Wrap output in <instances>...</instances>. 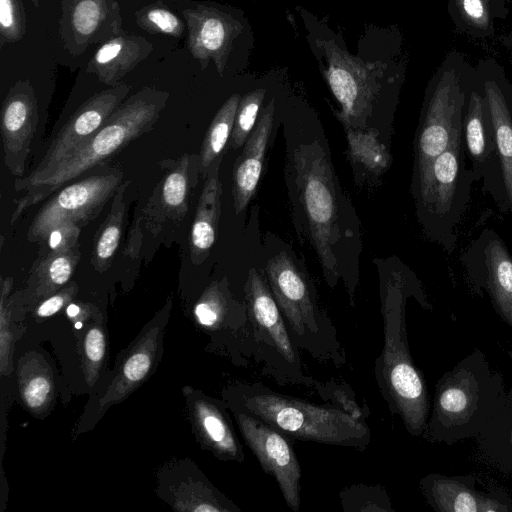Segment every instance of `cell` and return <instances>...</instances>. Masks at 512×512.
Segmentation results:
<instances>
[{
    "mask_svg": "<svg viewBox=\"0 0 512 512\" xmlns=\"http://www.w3.org/2000/svg\"><path fill=\"white\" fill-rule=\"evenodd\" d=\"M419 489L436 512H512V498L504 490H478L473 474L429 473L420 479Z\"/></svg>",
    "mask_w": 512,
    "mask_h": 512,
    "instance_id": "ac0fdd59",
    "label": "cell"
},
{
    "mask_svg": "<svg viewBox=\"0 0 512 512\" xmlns=\"http://www.w3.org/2000/svg\"><path fill=\"white\" fill-rule=\"evenodd\" d=\"M26 32L22 0H0V46L20 41Z\"/></svg>",
    "mask_w": 512,
    "mask_h": 512,
    "instance_id": "e575fe53",
    "label": "cell"
},
{
    "mask_svg": "<svg viewBox=\"0 0 512 512\" xmlns=\"http://www.w3.org/2000/svg\"><path fill=\"white\" fill-rule=\"evenodd\" d=\"M250 322L251 367L279 385L313 389L316 379L304 371L295 345L269 285L252 268L244 284Z\"/></svg>",
    "mask_w": 512,
    "mask_h": 512,
    "instance_id": "52a82bcc",
    "label": "cell"
},
{
    "mask_svg": "<svg viewBox=\"0 0 512 512\" xmlns=\"http://www.w3.org/2000/svg\"><path fill=\"white\" fill-rule=\"evenodd\" d=\"M38 123L37 99L28 81L16 82L1 108V136L4 163L17 178L24 177L26 161Z\"/></svg>",
    "mask_w": 512,
    "mask_h": 512,
    "instance_id": "e0dca14e",
    "label": "cell"
},
{
    "mask_svg": "<svg viewBox=\"0 0 512 512\" xmlns=\"http://www.w3.org/2000/svg\"><path fill=\"white\" fill-rule=\"evenodd\" d=\"M228 408L248 413L290 439L365 450L371 430L340 409L282 394L260 382H238L227 388Z\"/></svg>",
    "mask_w": 512,
    "mask_h": 512,
    "instance_id": "7a4b0ae2",
    "label": "cell"
},
{
    "mask_svg": "<svg viewBox=\"0 0 512 512\" xmlns=\"http://www.w3.org/2000/svg\"><path fill=\"white\" fill-rule=\"evenodd\" d=\"M465 102L458 72L447 68L433 84L424 104L416 136L414 187L448 147Z\"/></svg>",
    "mask_w": 512,
    "mask_h": 512,
    "instance_id": "8fae6325",
    "label": "cell"
},
{
    "mask_svg": "<svg viewBox=\"0 0 512 512\" xmlns=\"http://www.w3.org/2000/svg\"><path fill=\"white\" fill-rule=\"evenodd\" d=\"M51 393V382L45 375H35L27 380L22 389L25 404L31 409L42 408Z\"/></svg>",
    "mask_w": 512,
    "mask_h": 512,
    "instance_id": "74e56055",
    "label": "cell"
},
{
    "mask_svg": "<svg viewBox=\"0 0 512 512\" xmlns=\"http://www.w3.org/2000/svg\"><path fill=\"white\" fill-rule=\"evenodd\" d=\"M275 106L272 99L264 108L252 135L246 141L233 174V201L237 214L245 210L261 176L264 156L273 125Z\"/></svg>",
    "mask_w": 512,
    "mask_h": 512,
    "instance_id": "d6986e66",
    "label": "cell"
},
{
    "mask_svg": "<svg viewBox=\"0 0 512 512\" xmlns=\"http://www.w3.org/2000/svg\"><path fill=\"white\" fill-rule=\"evenodd\" d=\"M168 98L169 94L165 91L145 87L125 100L96 132L48 174L23 190L24 194L16 201L11 224L27 208L50 197L132 140L150 131L159 119Z\"/></svg>",
    "mask_w": 512,
    "mask_h": 512,
    "instance_id": "3957f363",
    "label": "cell"
},
{
    "mask_svg": "<svg viewBox=\"0 0 512 512\" xmlns=\"http://www.w3.org/2000/svg\"><path fill=\"white\" fill-rule=\"evenodd\" d=\"M458 11L470 25L486 30L490 24L488 0H455Z\"/></svg>",
    "mask_w": 512,
    "mask_h": 512,
    "instance_id": "f35d334b",
    "label": "cell"
},
{
    "mask_svg": "<svg viewBox=\"0 0 512 512\" xmlns=\"http://www.w3.org/2000/svg\"><path fill=\"white\" fill-rule=\"evenodd\" d=\"M475 439L481 459L512 474V387L500 411Z\"/></svg>",
    "mask_w": 512,
    "mask_h": 512,
    "instance_id": "cb8c5ba5",
    "label": "cell"
},
{
    "mask_svg": "<svg viewBox=\"0 0 512 512\" xmlns=\"http://www.w3.org/2000/svg\"><path fill=\"white\" fill-rule=\"evenodd\" d=\"M508 354H509V356H510V357H511V359H512V347H511L510 351L508 352Z\"/></svg>",
    "mask_w": 512,
    "mask_h": 512,
    "instance_id": "bcb514c9",
    "label": "cell"
},
{
    "mask_svg": "<svg viewBox=\"0 0 512 512\" xmlns=\"http://www.w3.org/2000/svg\"><path fill=\"white\" fill-rule=\"evenodd\" d=\"M66 311L69 317H75L80 312V308L76 304H70Z\"/></svg>",
    "mask_w": 512,
    "mask_h": 512,
    "instance_id": "7bdbcfd3",
    "label": "cell"
},
{
    "mask_svg": "<svg viewBox=\"0 0 512 512\" xmlns=\"http://www.w3.org/2000/svg\"><path fill=\"white\" fill-rule=\"evenodd\" d=\"M265 94L266 89L258 88L241 98L230 140L233 149L240 148L247 141L255 125Z\"/></svg>",
    "mask_w": 512,
    "mask_h": 512,
    "instance_id": "836d02e7",
    "label": "cell"
},
{
    "mask_svg": "<svg viewBox=\"0 0 512 512\" xmlns=\"http://www.w3.org/2000/svg\"><path fill=\"white\" fill-rule=\"evenodd\" d=\"M104 0H79L73 7L72 21L76 32L91 34L101 22L105 10Z\"/></svg>",
    "mask_w": 512,
    "mask_h": 512,
    "instance_id": "d590c367",
    "label": "cell"
},
{
    "mask_svg": "<svg viewBox=\"0 0 512 512\" xmlns=\"http://www.w3.org/2000/svg\"><path fill=\"white\" fill-rule=\"evenodd\" d=\"M162 325L153 324L129 353L122 364L119 375L111 383L101 399L99 408L120 401L148 375L161 337Z\"/></svg>",
    "mask_w": 512,
    "mask_h": 512,
    "instance_id": "603a6c76",
    "label": "cell"
},
{
    "mask_svg": "<svg viewBox=\"0 0 512 512\" xmlns=\"http://www.w3.org/2000/svg\"><path fill=\"white\" fill-rule=\"evenodd\" d=\"M79 246L47 253L35 262L33 278L39 291L46 293L69 281L81 257Z\"/></svg>",
    "mask_w": 512,
    "mask_h": 512,
    "instance_id": "f1b7e54d",
    "label": "cell"
},
{
    "mask_svg": "<svg viewBox=\"0 0 512 512\" xmlns=\"http://www.w3.org/2000/svg\"><path fill=\"white\" fill-rule=\"evenodd\" d=\"M129 91L130 86L120 83L85 101L53 138L35 169L24 177L16 178L15 190L23 191L48 174L103 125L125 101Z\"/></svg>",
    "mask_w": 512,
    "mask_h": 512,
    "instance_id": "4fadbf2b",
    "label": "cell"
},
{
    "mask_svg": "<svg viewBox=\"0 0 512 512\" xmlns=\"http://www.w3.org/2000/svg\"><path fill=\"white\" fill-rule=\"evenodd\" d=\"M32 2L34 3V5H35L36 7H39V0H32Z\"/></svg>",
    "mask_w": 512,
    "mask_h": 512,
    "instance_id": "ee69618b",
    "label": "cell"
},
{
    "mask_svg": "<svg viewBox=\"0 0 512 512\" xmlns=\"http://www.w3.org/2000/svg\"><path fill=\"white\" fill-rule=\"evenodd\" d=\"M231 411L244 442L261 468L276 480L286 505L298 512L302 471L290 438L248 413Z\"/></svg>",
    "mask_w": 512,
    "mask_h": 512,
    "instance_id": "7c38bea8",
    "label": "cell"
},
{
    "mask_svg": "<svg viewBox=\"0 0 512 512\" xmlns=\"http://www.w3.org/2000/svg\"><path fill=\"white\" fill-rule=\"evenodd\" d=\"M122 178L121 169L112 167L61 187L35 215L27 239L30 242L43 241L53 227L66 220L83 227L114 196L122 184Z\"/></svg>",
    "mask_w": 512,
    "mask_h": 512,
    "instance_id": "30bf717a",
    "label": "cell"
},
{
    "mask_svg": "<svg viewBox=\"0 0 512 512\" xmlns=\"http://www.w3.org/2000/svg\"><path fill=\"white\" fill-rule=\"evenodd\" d=\"M462 117L453 129L446 150L434 159L414 187L425 229L448 252L455 248L456 228L470 201L472 184L478 181L466 164Z\"/></svg>",
    "mask_w": 512,
    "mask_h": 512,
    "instance_id": "8992f818",
    "label": "cell"
},
{
    "mask_svg": "<svg viewBox=\"0 0 512 512\" xmlns=\"http://www.w3.org/2000/svg\"><path fill=\"white\" fill-rule=\"evenodd\" d=\"M346 128L349 152L354 162L377 174L389 166L390 154L377 139L376 133Z\"/></svg>",
    "mask_w": 512,
    "mask_h": 512,
    "instance_id": "f546056e",
    "label": "cell"
},
{
    "mask_svg": "<svg viewBox=\"0 0 512 512\" xmlns=\"http://www.w3.org/2000/svg\"><path fill=\"white\" fill-rule=\"evenodd\" d=\"M200 173L199 155L181 156L166 173L161 185V202L165 210L185 214L188 196Z\"/></svg>",
    "mask_w": 512,
    "mask_h": 512,
    "instance_id": "484cf974",
    "label": "cell"
},
{
    "mask_svg": "<svg viewBox=\"0 0 512 512\" xmlns=\"http://www.w3.org/2000/svg\"><path fill=\"white\" fill-rule=\"evenodd\" d=\"M462 117V137L472 170L501 209L509 210L491 114L485 94L472 91Z\"/></svg>",
    "mask_w": 512,
    "mask_h": 512,
    "instance_id": "2e32d148",
    "label": "cell"
},
{
    "mask_svg": "<svg viewBox=\"0 0 512 512\" xmlns=\"http://www.w3.org/2000/svg\"><path fill=\"white\" fill-rule=\"evenodd\" d=\"M221 161L222 157L217 158L204 176L190 233L191 259L194 264H200L206 259L216 239L222 195L219 179Z\"/></svg>",
    "mask_w": 512,
    "mask_h": 512,
    "instance_id": "7402d4cb",
    "label": "cell"
},
{
    "mask_svg": "<svg viewBox=\"0 0 512 512\" xmlns=\"http://www.w3.org/2000/svg\"><path fill=\"white\" fill-rule=\"evenodd\" d=\"M74 293V288H67L64 291L47 298L37 308V315L45 318L57 313Z\"/></svg>",
    "mask_w": 512,
    "mask_h": 512,
    "instance_id": "b9f144b4",
    "label": "cell"
},
{
    "mask_svg": "<svg viewBox=\"0 0 512 512\" xmlns=\"http://www.w3.org/2000/svg\"><path fill=\"white\" fill-rule=\"evenodd\" d=\"M300 204L324 276L334 286L339 274L335 247L339 240L338 203L331 166L317 141L300 145L293 156Z\"/></svg>",
    "mask_w": 512,
    "mask_h": 512,
    "instance_id": "ba28073f",
    "label": "cell"
},
{
    "mask_svg": "<svg viewBox=\"0 0 512 512\" xmlns=\"http://www.w3.org/2000/svg\"><path fill=\"white\" fill-rule=\"evenodd\" d=\"M5 300L1 296V316H0V346H1V372L5 373V369L10 366L8 361L10 360V344H11V333L9 330L8 322L9 314L6 313Z\"/></svg>",
    "mask_w": 512,
    "mask_h": 512,
    "instance_id": "60d3db41",
    "label": "cell"
},
{
    "mask_svg": "<svg viewBox=\"0 0 512 512\" xmlns=\"http://www.w3.org/2000/svg\"><path fill=\"white\" fill-rule=\"evenodd\" d=\"M84 352L90 364L101 362L105 354V336L98 327L91 328L84 340Z\"/></svg>",
    "mask_w": 512,
    "mask_h": 512,
    "instance_id": "ab89813d",
    "label": "cell"
},
{
    "mask_svg": "<svg viewBox=\"0 0 512 512\" xmlns=\"http://www.w3.org/2000/svg\"><path fill=\"white\" fill-rule=\"evenodd\" d=\"M311 43L321 73L341 106V121L346 127L361 128L379 94L380 73L352 55L333 36H316Z\"/></svg>",
    "mask_w": 512,
    "mask_h": 512,
    "instance_id": "9c48e42d",
    "label": "cell"
},
{
    "mask_svg": "<svg viewBox=\"0 0 512 512\" xmlns=\"http://www.w3.org/2000/svg\"><path fill=\"white\" fill-rule=\"evenodd\" d=\"M326 404L332 405L349 414L358 421L366 422L370 415L368 408L362 407L356 398L355 392L349 384L334 379L328 381L317 380L312 389Z\"/></svg>",
    "mask_w": 512,
    "mask_h": 512,
    "instance_id": "4dcf8cb0",
    "label": "cell"
},
{
    "mask_svg": "<svg viewBox=\"0 0 512 512\" xmlns=\"http://www.w3.org/2000/svg\"><path fill=\"white\" fill-rule=\"evenodd\" d=\"M188 30V50L204 70L213 61L224 75L235 40L244 31V18L236 10L214 2H199L184 9Z\"/></svg>",
    "mask_w": 512,
    "mask_h": 512,
    "instance_id": "9a60e30c",
    "label": "cell"
},
{
    "mask_svg": "<svg viewBox=\"0 0 512 512\" xmlns=\"http://www.w3.org/2000/svg\"><path fill=\"white\" fill-rule=\"evenodd\" d=\"M268 285L298 349L320 363L346 362L336 328L321 310L308 278L284 252L266 266Z\"/></svg>",
    "mask_w": 512,
    "mask_h": 512,
    "instance_id": "5b68a950",
    "label": "cell"
},
{
    "mask_svg": "<svg viewBox=\"0 0 512 512\" xmlns=\"http://www.w3.org/2000/svg\"><path fill=\"white\" fill-rule=\"evenodd\" d=\"M241 97L231 95L215 114L207 129L199 153L200 173L204 177L211 164L222 157L223 150L232 134Z\"/></svg>",
    "mask_w": 512,
    "mask_h": 512,
    "instance_id": "4316f807",
    "label": "cell"
},
{
    "mask_svg": "<svg viewBox=\"0 0 512 512\" xmlns=\"http://www.w3.org/2000/svg\"><path fill=\"white\" fill-rule=\"evenodd\" d=\"M484 94L494 128L496 151L500 163L508 208L512 217V114L498 84L484 83Z\"/></svg>",
    "mask_w": 512,
    "mask_h": 512,
    "instance_id": "d4e9b609",
    "label": "cell"
},
{
    "mask_svg": "<svg viewBox=\"0 0 512 512\" xmlns=\"http://www.w3.org/2000/svg\"><path fill=\"white\" fill-rule=\"evenodd\" d=\"M81 228L77 223L70 220L63 221L53 227L43 240L47 244V253L69 249L79 244Z\"/></svg>",
    "mask_w": 512,
    "mask_h": 512,
    "instance_id": "8d00e7d4",
    "label": "cell"
},
{
    "mask_svg": "<svg viewBox=\"0 0 512 512\" xmlns=\"http://www.w3.org/2000/svg\"><path fill=\"white\" fill-rule=\"evenodd\" d=\"M507 390L479 349L462 358L437 381L422 438L452 445L476 438L502 408Z\"/></svg>",
    "mask_w": 512,
    "mask_h": 512,
    "instance_id": "6da1fadb",
    "label": "cell"
},
{
    "mask_svg": "<svg viewBox=\"0 0 512 512\" xmlns=\"http://www.w3.org/2000/svg\"><path fill=\"white\" fill-rule=\"evenodd\" d=\"M137 25L151 34H164L181 38L185 24L169 8L162 4L143 7L136 13Z\"/></svg>",
    "mask_w": 512,
    "mask_h": 512,
    "instance_id": "d6a6232c",
    "label": "cell"
},
{
    "mask_svg": "<svg viewBox=\"0 0 512 512\" xmlns=\"http://www.w3.org/2000/svg\"><path fill=\"white\" fill-rule=\"evenodd\" d=\"M470 286L486 290L495 312L512 328V256L491 228L484 229L463 253Z\"/></svg>",
    "mask_w": 512,
    "mask_h": 512,
    "instance_id": "5bb4252c",
    "label": "cell"
},
{
    "mask_svg": "<svg viewBox=\"0 0 512 512\" xmlns=\"http://www.w3.org/2000/svg\"><path fill=\"white\" fill-rule=\"evenodd\" d=\"M344 511H383L394 512L389 494L383 487L352 485L340 493Z\"/></svg>",
    "mask_w": 512,
    "mask_h": 512,
    "instance_id": "1f68e13d",
    "label": "cell"
},
{
    "mask_svg": "<svg viewBox=\"0 0 512 512\" xmlns=\"http://www.w3.org/2000/svg\"><path fill=\"white\" fill-rule=\"evenodd\" d=\"M127 185L128 182L121 184L115 192L113 206L95 237L92 264L98 271L107 269L119 246L125 215L124 192Z\"/></svg>",
    "mask_w": 512,
    "mask_h": 512,
    "instance_id": "83f0119b",
    "label": "cell"
},
{
    "mask_svg": "<svg viewBox=\"0 0 512 512\" xmlns=\"http://www.w3.org/2000/svg\"><path fill=\"white\" fill-rule=\"evenodd\" d=\"M226 406L221 401L201 396L193 404L194 421L203 443L216 457L243 463L244 450L235 434Z\"/></svg>",
    "mask_w": 512,
    "mask_h": 512,
    "instance_id": "44dd1931",
    "label": "cell"
},
{
    "mask_svg": "<svg viewBox=\"0 0 512 512\" xmlns=\"http://www.w3.org/2000/svg\"><path fill=\"white\" fill-rule=\"evenodd\" d=\"M81 326H82V323H81V322L76 323V327H77V328H80Z\"/></svg>",
    "mask_w": 512,
    "mask_h": 512,
    "instance_id": "f6af8a7d",
    "label": "cell"
},
{
    "mask_svg": "<svg viewBox=\"0 0 512 512\" xmlns=\"http://www.w3.org/2000/svg\"><path fill=\"white\" fill-rule=\"evenodd\" d=\"M152 49V44L145 38L121 32L98 48L87 71L95 74L104 84L116 86Z\"/></svg>",
    "mask_w": 512,
    "mask_h": 512,
    "instance_id": "ffe728a7",
    "label": "cell"
},
{
    "mask_svg": "<svg viewBox=\"0 0 512 512\" xmlns=\"http://www.w3.org/2000/svg\"><path fill=\"white\" fill-rule=\"evenodd\" d=\"M409 292L415 291L400 280L388 283L384 289V345L375 360L374 375L391 413L401 418L410 435L421 437L431 405L425 378L414 364L408 346L405 305Z\"/></svg>",
    "mask_w": 512,
    "mask_h": 512,
    "instance_id": "277c9868",
    "label": "cell"
}]
</instances>
